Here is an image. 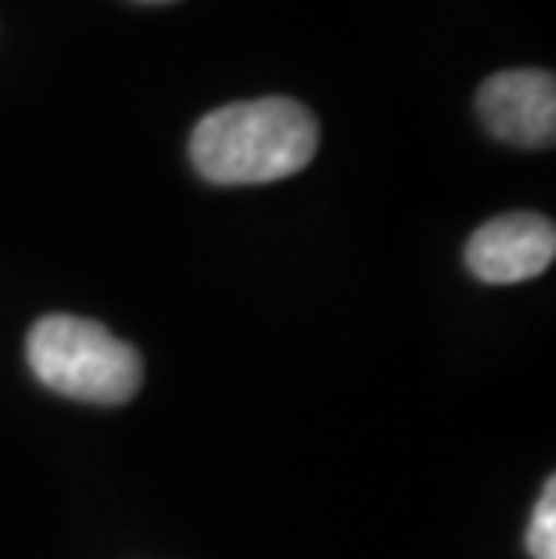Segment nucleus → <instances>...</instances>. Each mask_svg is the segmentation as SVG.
Returning <instances> with one entry per match:
<instances>
[{
  "label": "nucleus",
  "instance_id": "1",
  "mask_svg": "<svg viewBox=\"0 0 556 559\" xmlns=\"http://www.w3.org/2000/svg\"><path fill=\"white\" fill-rule=\"evenodd\" d=\"M188 152L210 185H271L315 159L318 120L293 98L235 102L196 123Z\"/></svg>",
  "mask_w": 556,
  "mask_h": 559
},
{
  "label": "nucleus",
  "instance_id": "2",
  "mask_svg": "<svg viewBox=\"0 0 556 559\" xmlns=\"http://www.w3.org/2000/svg\"><path fill=\"white\" fill-rule=\"evenodd\" d=\"M26 358L47 390L73 401L123 404L141 386V354L91 318H40L29 329Z\"/></svg>",
  "mask_w": 556,
  "mask_h": 559
},
{
  "label": "nucleus",
  "instance_id": "3",
  "mask_svg": "<svg viewBox=\"0 0 556 559\" xmlns=\"http://www.w3.org/2000/svg\"><path fill=\"white\" fill-rule=\"evenodd\" d=\"M477 112L506 145L549 148L556 141V76L546 69H506L481 83Z\"/></svg>",
  "mask_w": 556,
  "mask_h": 559
},
{
  "label": "nucleus",
  "instance_id": "4",
  "mask_svg": "<svg viewBox=\"0 0 556 559\" xmlns=\"http://www.w3.org/2000/svg\"><path fill=\"white\" fill-rule=\"evenodd\" d=\"M556 257V228L542 213H502L477 228L466 242V267L488 285L539 278Z\"/></svg>",
  "mask_w": 556,
  "mask_h": 559
},
{
  "label": "nucleus",
  "instance_id": "5",
  "mask_svg": "<svg viewBox=\"0 0 556 559\" xmlns=\"http://www.w3.org/2000/svg\"><path fill=\"white\" fill-rule=\"evenodd\" d=\"M528 552L531 559H556V480L549 477L542 498L528 523Z\"/></svg>",
  "mask_w": 556,
  "mask_h": 559
},
{
  "label": "nucleus",
  "instance_id": "6",
  "mask_svg": "<svg viewBox=\"0 0 556 559\" xmlns=\"http://www.w3.org/2000/svg\"><path fill=\"white\" fill-rule=\"evenodd\" d=\"M138 4H170V0H138Z\"/></svg>",
  "mask_w": 556,
  "mask_h": 559
}]
</instances>
